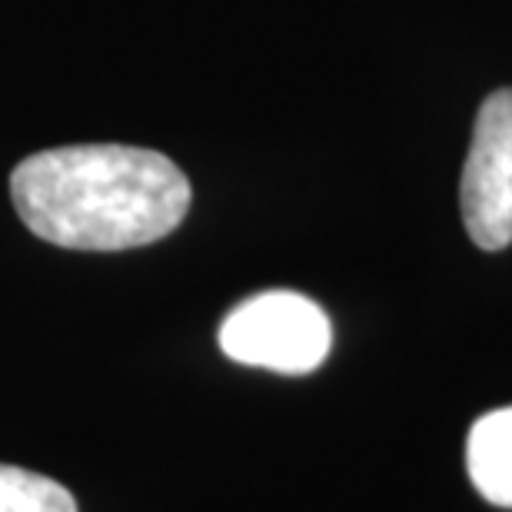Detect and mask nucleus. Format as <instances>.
<instances>
[{"instance_id": "f257e3e1", "label": "nucleus", "mask_w": 512, "mask_h": 512, "mask_svg": "<svg viewBox=\"0 0 512 512\" xmlns=\"http://www.w3.org/2000/svg\"><path fill=\"white\" fill-rule=\"evenodd\" d=\"M10 197L40 240L117 253L170 237L190 210V180L157 150L80 143L17 163Z\"/></svg>"}, {"instance_id": "f03ea898", "label": "nucleus", "mask_w": 512, "mask_h": 512, "mask_svg": "<svg viewBox=\"0 0 512 512\" xmlns=\"http://www.w3.org/2000/svg\"><path fill=\"white\" fill-rule=\"evenodd\" d=\"M333 346L323 306L293 290H266L243 300L220 326V350L233 363L303 376L313 373Z\"/></svg>"}, {"instance_id": "7ed1b4c3", "label": "nucleus", "mask_w": 512, "mask_h": 512, "mask_svg": "<svg viewBox=\"0 0 512 512\" xmlns=\"http://www.w3.org/2000/svg\"><path fill=\"white\" fill-rule=\"evenodd\" d=\"M463 220L479 250L512 243V90H496L479 107L463 167Z\"/></svg>"}, {"instance_id": "20e7f679", "label": "nucleus", "mask_w": 512, "mask_h": 512, "mask_svg": "<svg viewBox=\"0 0 512 512\" xmlns=\"http://www.w3.org/2000/svg\"><path fill=\"white\" fill-rule=\"evenodd\" d=\"M466 466L479 496L512 509V406L476 419L466 443Z\"/></svg>"}, {"instance_id": "39448f33", "label": "nucleus", "mask_w": 512, "mask_h": 512, "mask_svg": "<svg viewBox=\"0 0 512 512\" xmlns=\"http://www.w3.org/2000/svg\"><path fill=\"white\" fill-rule=\"evenodd\" d=\"M0 512H77V499L57 479L0 463Z\"/></svg>"}]
</instances>
